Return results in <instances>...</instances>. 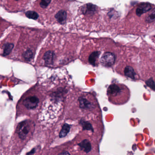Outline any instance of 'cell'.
I'll list each match as a JSON object with an SVG mask.
<instances>
[{
	"label": "cell",
	"mask_w": 155,
	"mask_h": 155,
	"mask_svg": "<svg viewBox=\"0 0 155 155\" xmlns=\"http://www.w3.org/2000/svg\"><path fill=\"white\" fill-rule=\"evenodd\" d=\"M116 61V56L113 53L106 52L101 56L100 62L102 65L106 67H111L113 65Z\"/></svg>",
	"instance_id": "1"
},
{
	"label": "cell",
	"mask_w": 155,
	"mask_h": 155,
	"mask_svg": "<svg viewBox=\"0 0 155 155\" xmlns=\"http://www.w3.org/2000/svg\"><path fill=\"white\" fill-rule=\"evenodd\" d=\"M30 131V125L27 121L22 122L18 125L17 132L20 138L25 139Z\"/></svg>",
	"instance_id": "2"
},
{
	"label": "cell",
	"mask_w": 155,
	"mask_h": 155,
	"mask_svg": "<svg viewBox=\"0 0 155 155\" xmlns=\"http://www.w3.org/2000/svg\"><path fill=\"white\" fill-rule=\"evenodd\" d=\"M39 103V99L36 97H31L25 99L23 104L28 109H34L37 107Z\"/></svg>",
	"instance_id": "3"
},
{
	"label": "cell",
	"mask_w": 155,
	"mask_h": 155,
	"mask_svg": "<svg viewBox=\"0 0 155 155\" xmlns=\"http://www.w3.org/2000/svg\"><path fill=\"white\" fill-rule=\"evenodd\" d=\"M152 9V5L150 3H142L140 4L136 10V15L137 16H141L146 12Z\"/></svg>",
	"instance_id": "4"
},
{
	"label": "cell",
	"mask_w": 155,
	"mask_h": 155,
	"mask_svg": "<svg viewBox=\"0 0 155 155\" xmlns=\"http://www.w3.org/2000/svg\"><path fill=\"white\" fill-rule=\"evenodd\" d=\"M68 13L66 11L61 10L59 11H57L55 16V18L57 23L63 25L66 23L68 19Z\"/></svg>",
	"instance_id": "5"
},
{
	"label": "cell",
	"mask_w": 155,
	"mask_h": 155,
	"mask_svg": "<svg viewBox=\"0 0 155 155\" xmlns=\"http://www.w3.org/2000/svg\"><path fill=\"white\" fill-rule=\"evenodd\" d=\"M55 53L51 51H46L44 54L43 59L45 63L47 65H51L53 64L55 57Z\"/></svg>",
	"instance_id": "6"
},
{
	"label": "cell",
	"mask_w": 155,
	"mask_h": 155,
	"mask_svg": "<svg viewBox=\"0 0 155 155\" xmlns=\"http://www.w3.org/2000/svg\"><path fill=\"white\" fill-rule=\"evenodd\" d=\"M120 89L119 86L116 84L110 85L107 90V94L112 96H116L120 92Z\"/></svg>",
	"instance_id": "7"
},
{
	"label": "cell",
	"mask_w": 155,
	"mask_h": 155,
	"mask_svg": "<svg viewBox=\"0 0 155 155\" xmlns=\"http://www.w3.org/2000/svg\"><path fill=\"white\" fill-rule=\"evenodd\" d=\"M78 146L81 147V149L83 151L87 153L90 152L92 149L91 143L87 140H84L82 141L81 143L78 144Z\"/></svg>",
	"instance_id": "8"
},
{
	"label": "cell",
	"mask_w": 155,
	"mask_h": 155,
	"mask_svg": "<svg viewBox=\"0 0 155 155\" xmlns=\"http://www.w3.org/2000/svg\"><path fill=\"white\" fill-rule=\"evenodd\" d=\"M101 52L99 51H95L92 52L90 55L89 58H88V61H89V63L92 65L96 66V62L97 61L98 58H99V56L100 55Z\"/></svg>",
	"instance_id": "9"
},
{
	"label": "cell",
	"mask_w": 155,
	"mask_h": 155,
	"mask_svg": "<svg viewBox=\"0 0 155 155\" xmlns=\"http://www.w3.org/2000/svg\"><path fill=\"white\" fill-rule=\"evenodd\" d=\"M124 74L125 76L132 79H135L136 78V73L133 68L131 66H126L124 69Z\"/></svg>",
	"instance_id": "10"
},
{
	"label": "cell",
	"mask_w": 155,
	"mask_h": 155,
	"mask_svg": "<svg viewBox=\"0 0 155 155\" xmlns=\"http://www.w3.org/2000/svg\"><path fill=\"white\" fill-rule=\"evenodd\" d=\"M70 125L68 124L65 123L62 127L61 130L59 134V137L60 138H63L65 137L68 135L69 132H70Z\"/></svg>",
	"instance_id": "11"
},
{
	"label": "cell",
	"mask_w": 155,
	"mask_h": 155,
	"mask_svg": "<svg viewBox=\"0 0 155 155\" xmlns=\"http://www.w3.org/2000/svg\"><path fill=\"white\" fill-rule=\"evenodd\" d=\"M13 47L14 45L12 43H7L5 44L3 48V56L8 55L11 52Z\"/></svg>",
	"instance_id": "12"
},
{
	"label": "cell",
	"mask_w": 155,
	"mask_h": 155,
	"mask_svg": "<svg viewBox=\"0 0 155 155\" xmlns=\"http://www.w3.org/2000/svg\"><path fill=\"white\" fill-rule=\"evenodd\" d=\"M51 2V0H39L38 1L39 6L43 9L48 8Z\"/></svg>",
	"instance_id": "13"
},
{
	"label": "cell",
	"mask_w": 155,
	"mask_h": 155,
	"mask_svg": "<svg viewBox=\"0 0 155 155\" xmlns=\"http://www.w3.org/2000/svg\"><path fill=\"white\" fill-rule=\"evenodd\" d=\"M24 58L27 61H30L33 56V52L30 49H28L23 54Z\"/></svg>",
	"instance_id": "14"
},
{
	"label": "cell",
	"mask_w": 155,
	"mask_h": 155,
	"mask_svg": "<svg viewBox=\"0 0 155 155\" xmlns=\"http://www.w3.org/2000/svg\"><path fill=\"white\" fill-rule=\"evenodd\" d=\"M80 103V106L82 107V108H89L90 107V102L88 101L85 98H80L79 99Z\"/></svg>",
	"instance_id": "15"
},
{
	"label": "cell",
	"mask_w": 155,
	"mask_h": 155,
	"mask_svg": "<svg viewBox=\"0 0 155 155\" xmlns=\"http://www.w3.org/2000/svg\"><path fill=\"white\" fill-rule=\"evenodd\" d=\"M26 16L29 18L33 20H37L39 17V16L37 13V12L33 11H27L26 12Z\"/></svg>",
	"instance_id": "16"
},
{
	"label": "cell",
	"mask_w": 155,
	"mask_h": 155,
	"mask_svg": "<svg viewBox=\"0 0 155 155\" xmlns=\"http://www.w3.org/2000/svg\"><path fill=\"white\" fill-rule=\"evenodd\" d=\"M82 125V127H83V130H92L93 132V128L92 127L91 124L88 122H86V121H82L80 123Z\"/></svg>",
	"instance_id": "17"
},
{
	"label": "cell",
	"mask_w": 155,
	"mask_h": 155,
	"mask_svg": "<svg viewBox=\"0 0 155 155\" xmlns=\"http://www.w3.org/2000/svg\"><path fill=\"white\" fill-rule=\"evenodd\" d=\"M146 83L147 84V86L150 87L152 90H155V84H154V81L152 78H150V79L147 80Z\"/></svg>",
	"instance_id": "18"
},
{
	"label": "cell",
	"mask_w": 155,
	"mask_h": 155,
	"mask_svg": "<svg viewBox=\"0 0 155 155\" xmlns=\"http://www.w3.org/2000/svg\"><path fill=\"white\" fill-rule=\"evenodd\" d=\"M15 1H16V2H18L19 1H23V0H13Z\"/></svg>",
	"instance_id": "19"
}]
</instances>
